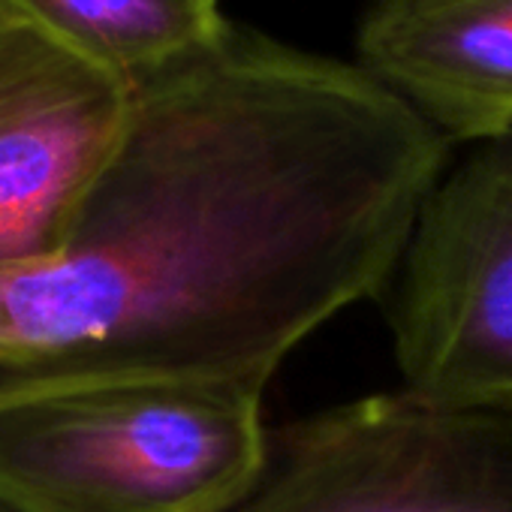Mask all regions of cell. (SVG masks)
Masks as SVG:
<instances>
[{
	"instance_id": "cell-1",
	"label": "cell",
	"mask_w": 512,
	"mask_h": 512,
	"mask_svg": "<svg viewBox=\"0 0 512 512\" xmlns=\"http://www.w3.org/2000/svg\"><path fill=\"white\" fill-rule=\"evenodd\" d=\"M449 139L359 64L229 28L130 82L49 263L0 272V407L133 383L260 389L386 293Z\"/></svg>"
},
{
	"instance_id": "cell-2",
	"label": "cell",
	"mask_w": 512,
	"mask_h": 512,
	"mask_svg": "<svg viewBox=\"0 0 512 512\" xmlns=\"http://www.w3.org/2000/svg\"><path fill=\"white\" fill-rule=\"evenodd\" d=\"M263 392L133 383L0 407L4 512H229L269 452Z\"/></svg>"
},
{
	"instance_id": "cell-3",
	"label": "cell",
	"mask_w": 512,
	"mask_h": 512,
	"mask_svg": "<svg viewBox=\"0 0 512 512\" xmlns=\"http://www.w3.org/2000/svg\"><path fill=\"white\" fill-rule=\"evenodd\" d=\"M386 320L404 392L512 413V133L473 145L428 193Z\"/></svg>"
},
{
	"instance_id": "cell-4",
	"label": "cell",
	"mask_w": 512,
	"mask_h": 512,
	"mask_svg": "<svg viewBox=\"0 0 512 512\" xmlns=\"http://www.w3.org/2000/svg\"><path fill=\"white\" fill-rule=\"evenodd\" d=\"M229 512H512V413L404 389L311 413Z\"/></svg>"
},
{
	"instance_id": "cell-5",
	"label": "cell",
	"mask_w": 512,
	"mask_h": 512,
	"mask_svg": "<svg viewBox=\"0 0 512 512\" xmlns=\"http://www.w3.org/2000/svg\"><path fill=\"white\" fill-rule=\"evenodd\" d=\"M127 112V79L0 13V272L61 253Z\"/></svg>"
},
{
	"instance_id": "cell-6",
	"label": "cell",
	"mask_w": 512,
	"mask_h": 512,
	"mask_svg": "<svg viewBox=\"0 0 512 512\" xmlns=\"http://www.w3.org/2000/svg\"><path fill=\"white\" fill-rule=\"evenodd\" d=\"M356 49L449 142L512 133V0H371Z\"/></svg>"
},
{
	"instance_id": "cell-7",
	"label": "cell",
	"mask_w": 512,
	"mask_h": 512,
	"mask_svg": "<svg viewBox=\"0 0 512 512\" xmlns=\"http://www.w3.org/2000/svg\"><path fill=\"white\" fill-rule=\"evenodd\" d=\"M0 13L127 82L211 46L229 28L220 0H0Z\"/></svg>"
},
{
	"instance_id": "cell-8",
	"label": "cell",
	"mask_w": 512,
	"mask_h": 512,
	"mask_svg": "<svg viewBox=\"0 0 512 512\" xmlns=\"http://www.w3.org/2000/svg\"><path fill=\"white\" fill-rule=\"evenodd\" d=\"M0 512H4V509H0Z\"/></svg>"
}]
</instances>
